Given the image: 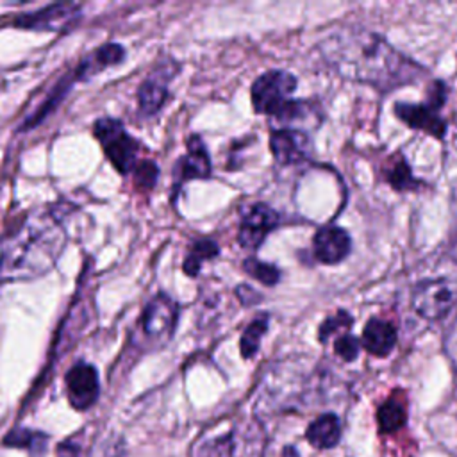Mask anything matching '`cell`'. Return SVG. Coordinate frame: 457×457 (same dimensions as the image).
<instances>
[{"label": "cell", "mask_w": 457, "mask_h": 457, "mask_svg": "<svg viewBox=\"0 0 457 457\" xmlns=\"http://www.w3.org/2000/svg\"><path fill=\"white\" fill-rule=\"evenodd\" d=\"M175 70L177 66L173 64L171 68H168L166 61L159 70H154L152 75H148V79L141 84L137 91V104L143 114H155L162 107L168 98V82L175 75Z\"/></svg>", "instance_id": "obj_11"}, {"label": "cell", "mask_w": 457, "mask_h": 457, "mask_svg": "<svg viewBox=\"0 0 457 457\" xmlns=\"http://www.w3.org/2000/svg\"><path fill=\"white\" fill-rule=\"evenodd\" d=\"M232 436H214L195 448V457H232Z\"/></svg>", "instance_id": "obj_21"}, {"label": "cell", "mask_w": 457, "mask_h": 457, "mask_svg": "<svg viewBox=\"0 0 457 457\" xmlns=\"http://www.w3.org/2000/svg\"><path fill=\"white\" fill-rule=\"evenodd\" d=\"M387 180H389V184H391L395 189H400V191L414 189V187H418V184H421V182H418V180L412 177V173H411L407 162L402 159V155H400V159H396L395 164L387 170Z\"/></svg>", "instance_id": "obj_23"}, {"label": "cell", "mask_w": 457, "mask_h": 457, "mask_svg": "<svg viewBox=\"0 0 457 457\" xmlns=\"http://www.w3.org/2000/svg\"><path fill=\"white\" fill-rule=\"evenodd\" d=\"M79 12H80L79 4H54L36 12L21 14L14 21V25L29 30L61 32V30H66L79 18Z\"/></svg>", "instance_id": "obj_9"}, {"label": "cell", "mask_w": 457, "mask_h": 457, "mask_svg": "<svg viewBox=\"0 0 457 457\" xmlns=\"http://www.w3.org/2000/svg\"><path fill=\"white\" fill-rule=\"evenodd\" d=\"M4 443L9 446H25L30 450L36 448L37 452H43L45 445H46V436L39 434V432L27 430V428H16L7 434Z\"/></svg>", "instance_id": "obj_22"}, {"label": "cell", "mask_w": 457, "mask_h": 457, "mask_svg": "<svg viewBox=\"0 0 457 457\" xmlns=\"http://www.w3.org/2000/svg\"><path fill=\"white\" fill-rule=\"evenodd\" d=\"M312 248H314V255L320 262L336 264L350 253L352 241L345 228L327 225V227L318 228V232L314 234Z\"/></svg>", "instance_id": "obj_12"}, {"label": "cell", "mask_w": 457, "mask_h": 457, "mask_svg": "<svg viewBox=\"0 0 457 457\" xmlns=\"http://www.w3.org/2000/svg\"><path fill=\"white\" fill-rule=\"evenodd\" d=\"M307 441L316 448H332L341 436L339 420L336 414H321L307 427Z\"/></svg>", "instance_id": "obj_17"}, {"label": "cell", "mask_w": 457, "mask_h": 457, "mask_svg": "<svg viewBox=\"0 0 457 457\" xmlns=\"http://www.w3.org/2000/svg\"><path fill=\"white\" fill-rule=\"evenodd\" d=\"M216 253H218V246L214 241H209V239L196 241L184 261V271L187 275H196L200 271L202 262L207 259H212Z\"/></svg>", "instance_id": "obj_20"}, {"label": "cell", "mask_w": 457, "mask_h": 457, "mask_svg": "<svg viewBox=\"0 0 457 457\" xmlns=\"http://www.w3.org/2000/svg\"><path fill=\"white\" fill-rule=\"evenodd\" d=\"M359 348H361V343L352 334H345V336L337 337L336 343H334V352L343 361H353L357 357V353H359Z\"/></svg>", "instance_id": "obj_26"}, {"label": "cell", "mask_w": 457, "mask_h": 457, "mask_svg": "<svg viewBox=\"0 0 457 457\" xmlns=\"http://www.w3.org/2000/svg\"><path fill=\"white\" fill-rule=\"evenodd\" d=\"M396 345V328L380 318H371L362 330V346L377 355L384 357L387 355Z\"/></svg>", "instance_id": "obj_15"}, {"label": "cell", "mask_w": 457, "mask_h": 457, "mask_svg": "<svg viewBox=\"0 0 457 457\" xmlns=\"http://www.w3.org/2000/svg\"><path fill=\"white\" fill-rule=\"evenodd\" d=\"M179 182L187 179H205L211 175V159L198 136L189 137L187 154L177 164Z\"/></svg>", "instance_id": "obj_14"}, {"label": "cell", "mask_w": 457, "mask_h": 457, "mask_svg": "<svg viewBox=\"0 0 457 457\" xmlns=\"http://www.w3.org/2000/svg\"><path fill=\"white\" fill-rule=\"evenodd\" d=\"M436 105L434 104H396L395 112L396 116L407 123L412 129L425 130L427 134L434 137H443L446 130V123L443 118L436 114Z\"/></svg>", "instance_id": "obj_13"}, {"label": "cell", "mask_w": 457, "mask_h": 457, "mask_svg": "<svg viewBox=\"0 0 457 457\" xmlns=\"http://www.w3.org/2000/svg\"><path fill=\"white\" fill-rule=\"evenodd\" d=\"M55 453L57 457H80V446L73 439H68L57 446Z\"/></svg>", "instance_id": "obj_29"}, {"label": "cell", "mask_w": 457, "mask_h": 457, "mask_svg": "<svg viewBox=\"0 0 457 457\" xmlns=\"http://www.w3.org/2000/svg\"><path fill=\"white\" fill-rule=\"evenodd\" d=\"M321 52L341 77L366 82L380 91L400 87L423 75L421 66L366 29L336 30L321 43Z\"/></svg>", "instance_id": "obj_1"}, {"label": "cell", "mask_w": 457, "mask_h": 457, "mask_svg": "<svg viewBox=\"0 0 457 457\" xmlns=\"http://www.w3.org/2000/svg\"><path fill=\"white\" fill-rule=\"evenodd\" d=\"M243 268L248 275H252L253 278H257L259 282H262L266 286H275L280 278V273L275 266H271L268 262H262L259 259H253V257H248L243 262Z\"/></svg>", "instance_id": "obj_24"}, {"label": "cell", "mask_w": 457, "mask_h": 457, "mask_svg": "<svg viewBox=\"0 0 457 457\" xmlns=\"http://www.w3.org/2000/svg\"><path fill=\"white\" fill-rule=\"evenodd\" d=\"M455 289L441 278L423 280L412 291V307L427 320L443 318L455 303Z\"/></svg>", "instance_id": "obj_6"}, {"label": "cell", "mask_w": 457, "mask_h": 457, "mask_svg": "<svg viewBox=\"0 0 457 457\" xmlns=\"http://www.w3.org/2000/svg\"><path fill=\"white\" fill-rule=\"evenodd\" d=\"M352 323V318L348 316V312H345V311H339L336 316H330V318H327L323 323H321V327H320V339L321 341H325L328 336H332L337 328H345V327H348Z\"/></svg>", "instance_id": "obj_27"}, {"label": "cell", "mask_w": 457, "mask_h": 457, "mask_svg": "<svg viewBox=\"0 0 457 457\" xmlns=\"http://www.w3.org/2000/svg\"><path fill=\"white\" fill-rule=\"evenodd\" d=\"M270 148L278 164H298L311 155V141L300 129H275L270 136Z\"/></svg>", "instance_id": "obj_10"}, {"label": "cell", "mask_w": 457, "mask_h": 457, "mask_svg": "<svg viewBox=\"0 0 457 457\" xmlns=\"http://www.w3.org/2000/svg\"><path fill=\"white\" fill-rule=\"evenodd\" d=\"M296 89V79L282 70H271L257 77L252 86V104L261 114L277 116L289 102Z\"/></svg>", "instance_id": "obj_4"}, {"label": "cell", "mask_w": 457, "mask_h": 457, "mask_svg": "<svg viewBox=\"0 0 457 457\" xmlns=\"http://www.w3.org/2000/svg\"><path fill=\"white\" fill-rule=\"evenodd\" d=\"M278 225V212L266 204H253L241 218L237 241L246 250H257Z\"/></svg>", "instance_id": "obj_7"}, {"label": "cell", "mask_w": 457, "mask_h": 457, "mask_svg": "<svg viewBox=\"0 0 457 457\" xmlns=\"http://www.w3.org/2000/svg\"><path fill=\"white\" fill-rule=\"evenodd\" d=\"M405 418H407L405 407L396 398H391L386 403H382L377 412L378 427L382 432H395V430L402 428L405 423Z\"/></svg>", "instance_id": "obj_18"}, {"label": "cell", "mask_w": 457, "mask_h": 457, "mask_svg": "<svg viewBox=\"0 0 457 457\" xmlns=\"http://www.w3.org/2000/svg\"><path fill=\"white\" fill-rule=\"evenodd\" d=\"M268 330V316L262 314L259 318H255L243 332L241 336V343H239V348H241V355L245 359H250L255 355V352L259 350V343H261V337L266 334Z\"/></svg>", "instance_id": "obj_19"}, {"label": "cell", "mask_w": 457, "mask_h": 457, "mask_svg": "<svg viewBox=\"0 0 457 457\" xmlns=\"http://www.w3.org/2000/svg\"><path fill=\"white\" fill-rule=\"evenodd\" d=\"M177 320L179 305L168 295L159 293L146 305L141 318V328L150 343L164 345L173 336Z\"/></svg>", "instance_id": "obj_5"}, {"label": "cell", "mask_w": 457, "mask_h": 457, "mask_svg": "<svg viewBox=\"0 0 457 457\" xmlns=\"http://www.w3.org/2000/svg\"><path fill=\"white\" fill-rule=\"evenodd\" d=\"M445 352H446L448 359L452 361V364L457 368V318L453 320L452 327L448 328V332L445 336Z\"/></svg>", "instance_id": "obj_28"}, {"label": "cell", "mask_w": 457, "mask_h": 457, "mask_svg": "<svg viewBox=\"0 0 457 457\" xmlns=\"http://www.w3.org/2000/svg\"><path fill=\"white\" fill-rule=\"evenodd\" d=\"M66 396L73 409L86 411L89 409L100 393V382L96 370L87 362H77L70 368L64 377Z\"/></svg>", "instance_id": "obj_8"}, {"label": "cell", "mask_w": 457, "mask_h": 457, "mask_svg": "<svg viewBox=\"0 0 457 457\" xmlns=\"http://www.w3.org/2000/svg\"><path fill=\"white\" fill-rule=\"evenodd\" d=\"M93 134L100 141L111 164L120 173H130L141 162L137 159V141L125 132L123 125L118 120L100 118L93 127Z\"/></svg>", "instance_id": "obj_3"}, {"label": "cell", "mask_w": 457, "mask_h": 457, "mask_svg": "<svg viewBox=\"0 0 457 457\" xmlns=\"http://www.w3.org/2000/svg\"><path fill=\"white\" fill-rule=\"evenodd\" d=\"M125 55V50L116 45V43H107L100 48H96L93 54H89L77 68V79L79 80H87L89 77L100 73L104 68L114 66L118 62H121Z\"/></svg>", "instance_id": "obj_16"}, {"label": "cell", "mask_w": 457, "mask_h": 457, "mask_svg": "<svg viewBox=\"0 0 457 457\" xmlns=\"http://www.w3.org/2000/svg\"><path fill=\"white\" fill-rule=\"evenodd\" d=\"M66 243L64 227L50 211H34L5 239L0 253V282L32 280L57 262Z\"/></svg>", "instance_id": "obj_2"}, {"label": "cell", "mask_w": 457, "mask_h": 457, "mask_svg": "<svg viewBox=\"0 0 457 457\" xmlns=\"http://www.w3.org/2000/svg\"><path fill=\"white\" fill-rule=\"evenodd\" d=\"M159 170L154 161H141L134 170V182L139 187H152L157 180Z\"/></svg>", "instance_id": "obj_25"}]
</instances>
